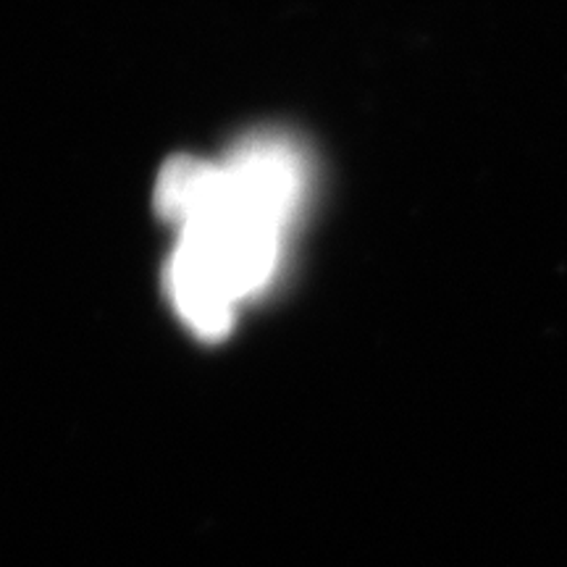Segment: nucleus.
Wrapping results in <instances>:
<instances>
[{
	"instance_id": "obj_1",
	"label": "nucleus",
	"mask_w": 567,
	"mask_h": 567,
	"mask_svg": "<svg viewBox=\"0 0 567 567\" xmlns=\"http://www.w3.org/2000/svg\"><path fill=\"white\" fill-rule=\"evenodd\" d=\"M168 292L176 310L197 334L218 339L231 329L237 295L205 255L189 243L179 239L168 260Z\"/></svg>"
}]
</instances>
